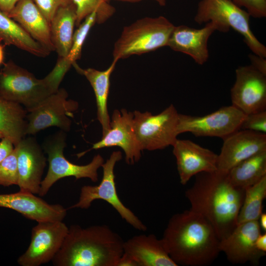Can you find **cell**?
I'll return each instance as SVG.
<instances>
[{
	"instance_id": "6da1fadb",
	"label": "cell",
	"mask_w": 266,
	"mask_h": 266,
	"mask_svg": "<svg viewBox=\"0 0 266 266\" xmlns=\"http://www.w3.org/2000/svg\"><path fill=\"white\" fill-rule=\"evenodd\" d=\"M195 176L194 184L185 192L190 209L210 223L220 240L237 224L244 190L234 186L227 172L217 170Z\"/></svg>"
},
{
	"instance_id": "7a4b0ae2",
	"label": "cell",
	"mask_w": 266,
	"mask_h": 266,
	"mask_svg": "<svg viewBox=\"0 0 266 266\" xmlns=\"http://www.w3.org/2000/svg\"><path fill=\"white\" fill-rule=\"evenodd\" d=\"M161 239L177 266H207L220 252V239L213 227L190 209L169 219Z\"/></svg>"
},
{
	"instance_id": "3957f363",
	"label": "cell",
	"mask_w": 266,
	"mask_h": 266,
	"mask_svg": "<svg viewBox=\"0 0 266 266\" xmlns=\"http://www.w3.org/2000/svg\"><path fill=\"white\" fill-rule=\"evenodd\" d=\"M124 241L105 225H72L52 262L55 266H117Z\"/></svg>"
},
{
	"instance_id": "277c9868",
	"label": "cell",
	"mask_w": 266,
	"mask_h": 266,
	"mask_svg": "<svg viewBox=\"0 0 266 266\" xmlns=\"http://www.w3.org/2000/svg\"><path fill=\"white\" fill-rule=\"evenodd\" d=\"M174 25L163 16L144 17L126 26L114 44L113 59L119 60L167 46Z\"/></svg>"
},
{
	"instance_id": "5b68a950",
	"label": "cell",
	"mask_w": 266,
	"mask_h": 266,
	"mask_svg": "<svg viewBox=\"0 0 266 266\" xmlns=\"http://www.w3.org/2000/svg\"><path fill=\"white\" fill-rule=\"evenodd\" d=\"M250 15L231 0H200L195 21L199 24L212 22L217 31L226 33L231 28L242 35L243 41L252 53L266 58V47L252 32Z\"/></svg>"
},
{
	"instance_id": "8992f818",
	"label": "cell",
	"mask_w": 266,
	"mask_h": 266,
	"mask_svg": "<svg viewBox=\"0 0 266 266\" xmlns=\"http://www.w3.org/2000/svg\"><path fill=\"white\" fill-rule=\"evenodd\" d=\"M55 93L44 78L37 79L12 60L0 70V96L25 107L28 111Z\"/></svg>"
},
{
	"instance_id": "52a82bcc",
	"label": "cell",
	"mask_w": 266,
	"mask_h": 266,
	"mask_svg": "<svg viewBox=\"0 0 266 266\" xmlns=\"http://www.w3.org/2000/svg\"><path fill=\"white\" fill-rule=\"evenodd\" d=\"M65 132L62 131L48 137L44 142L43 149L48 155L49 167L46 176L41 181L38 195H46L51 187L60 179L73 176L76 179L87 178L94 182L98 181V170L104 163L100 154L95 155L85 165L72 163L64 156L66 146Z\"/></svg>"
},
{
	"instance_id": "ba28073f",
	"label": "cell",
	"mask_w": 266,
	"mask_h": 266,
	"mask_svg": "<svg viewBox=\"0 0 266 266\" xmlns=\"http://www.w3.org/2000/svg\"><path fill=\"white\" fill-rule=\"evenodd\" d=\"M133 114L134 130L142 150L163 149L174 144L178 135L179 113L173 105L156 115L137 110Z\"/></svg>"
},
{
	"instance_id": "9c48e42d",
	"label": "cell",
	"mask_w": 266,
	"mask_h": 266,
	"mask_svg": "<svg viewBox=\"0 0 266 266\" xmlns=\"http://www.w3.org/2000/svg\"><path fill=\"white\" fill-rule=\"evenodd\" d=\"M122 158L121 151L113 152L101 166L103 175L100 183L97 186H83L81 189L78 201L68 208L87 209L95 200H102L111 205L121 218L134 229L145 231L147 230L145 225L123 203L117 194L114 170L116 164Z\"/></svg>"
},
{
	"instance_id": "30bf717a",
	"label": "cell",
	"mask_w": 266,
	"mask_h": 266,
	"mask_svg": "<svg viewBox=\"0 0 266 266\" xmlns=\"http://www.w3.org/2000/svg\"><path fill=\"white\" fill-rule=\"evenodd\" d=\"M68 94L59 89L38 105L27 111L26 134L33 135L50 127H57L66 132L70 130V118L78 108V103L67 100Z\"/></svg>"
},
{
	"instance_id": "8fae6325",
	"label": "cell",
	"mask_w": 266,
	"mask_h": 266,
	"mask_svg": "<svg viewBox=\"0 0 266 266\" xmlns=\"http://www.w3.org/2000/svg\"><path fill=\"white\" fill-rule=\"evenodd\" d=\"M246 114L231 105L203 116L179 114L178 134L189 132L196 136H211L223 139L238 131Z\"/></svg>"
},
{
	"instance_id": "7c38bea8",
	"label": "cell",
	"mask_w": 266,
	"mask_h": 266,
	"mask_svg": "<svg viewBox=\"0 0 266 266\" xmlns=\"http://www.w3.org/2000/svg\"><path fill=\"white\" fill-rule=\"evenodd\" d=\"M37 223L32 229L29 247L17 260L21 266H39L52 261L61 248L68 230L61 221Z\"/></svg>"
},
{
	"instance_id": "4fadbf2b",
	"label": "cell",
	"mask_w": 266,
	"mask_h": 266,
	"mask_svg": "<svg viewBox=\"0 0 266 266\" xmlns=\"http://www.w3.org/2000/svg\"><path fill=\"white\" fill-rule=\"evenodd\" d=\"M231 96L232 105L246 115L266 110V75L251 65L239 66Z\"/></svg>"
},
{
	"instance_id": "5bb4252c",
	"label": "cell",
	"mask_w": 266,
	"mask_h": 266,
	"mask_svg": "<svg viewBox=\"0 0 266 266\" xmlns=\"http://www.w3.org/2000/svg\"><path fill=\"white\" fill-rule=\"evenodd\" d=\"M261 233L258 221L237 224L234 229L220 240V252L226 255L230 262L243 264L249 262L255 265L266 254L259 251L256 241Z\"/></svg>"
},
{
	"instance_id": "9a60e30c",
	"label": "cell",
	"mask_w": 266,
	"mask_h": 266,
	"mask_svg": "<svg viewBox=\"0 0 266 266\" xmlns=\"http://www.w3.org/2000/svg\"><path fill=\"white\" fill-rule=\"evenodd\" d=\"M133 112L126 109H115L110 120V129L91 149L118 146L124 152L126 162L133 165L141 157L143 151L137 140L133 124Z\"/></svg>"
},
{
	"instance_id": "2e32d148",
	"label": "cell",
	"mask_w": 266,
	"mask_h": 266,
	"mask_svg": "<svg viewBox=\"0 0 266 266\" xmlns=\"http://www.w3.org/2000/svg\"><path fill=\"white\" fill-rule=\"evenodd\" d=\"M218 155L217 170L228 172L239 162L266 151V134L239 130L224 139Z\"/></svg>"
},
{
	"instance_id": "e0dca14e",
	"label": "cell",
	"mask_w": 266,
	"mask_h": 266,
	"mask_svg": "<svg viewBox=\"0 0 266 266\" xmlns=\"http://www.w3.org/2000/svg\"><path fill=\"white\" fill-rule=\"evenodd\" d=\"M17 151L20 191L38 194L46 159L36 139L24 137L14 146Z\"/></svg>"
},
{
	"instance_id": "ac0fdd59",
	"label": "cell",
	"mask_w": 266,
	"mask_h": 266,
	"mask_svg": "<svg viewBox=\"0 0 266 266\" xmlns=\"http://www.w3.org/2000/svg\"><path fill=\"white\" fill-rule=\"evenodd\" d=\"M172 146L182 185L199 173L217 170L218 155L210 150L186 139H177Z\"/></svg>"
},
{
	"instance_id": "d6986e66",
	"label": "cell",
	"mask_w": 266,
	"mask_h": 266,
	"mask_svg": "<svg viewBox=\"0 0 266 266\" xmlns=\"http://www.w3.org/2000/svg\"><path fill=\"white\" fill-rule=\"evenodd\" d=\"M0 207L14 210L37 222L63 221L66 215V209L62 205L49 204L33 194L21 191L0 194Z\"/></svg>"
},
{
	"instance_id": "ffe728a7",
	"label": "cell",
	"mask_w": 266,
	"mask_h": 266,
	"mask_svg": "<svg viewBox=\"0 0 266 266\" xmlns=\"http://www.w3.org/2000/svg\"><path fill=\"white\" fill-rule=\"evenodd\" d=\"M201 29L186 25L174 26L169 37L167 46L172 50L190 56L200 65L205 63L209 58L208 41L216 31L212 22L205 23Z\"/></svg>"
},
{
	"instance_id": "44dd1931",
	"label": "cell",
	"mask_w": 266,
	"mask_h": 266,
	"mask_svg": "<svg viewBox=\"0 0 266 266\" xmlns=\"http://www.w3.org/2000/svg\"><path fill=\"white\" fill-rule=\"evenodd\" d=\"M123 253L136 266H177L165 249L162 239L153 234L137 235L124 241Z\"/></svg>"
},
{
	"instance_id": "7402d4cb",
	"label": "cell",
	"mask_w": 266,
	"mask_h": 266,
	"mask_svg": "<svg viewBox=\"0 0 266 266\" xmlns=\"http://www.w3.org/2000/svg\"><path fill=\"white\" fill-rule=\"evenodd\" d=\"M7 15L46 49L50 52L55 50L50 24L33 0H19Z\"/></svg>"
},
{
	"instance_id": "603a6c76",
	"label": "cell",
	"mask_w": 266,
	"mask_h": 266,
	"mask_svg": "<svg viewBox=\"0 0 266 266\" xmlns=\"http://www.w3.org/2000/svg\"><path fill=\"white\" fill-rule=\"evenodd\" d=\"M118 60L113 59L110 66L105 70L100 71L93 68L83 69L75 63L76 70L84 75L90 83L95 93L97 107V119L102 127V136L110 129V119L107 109V99L110 88V77Z\"/></svg>"
},
{
	"instance_id": "cb8c5ba5",
	"label": "cell",
	"mask_w": 266,
	"mask_h": 266,
	"mask_svg": "<svg viewBox=\"0 0 266 266\" xmlns=\"http://www.w3.org/2000/svg\"><path fill=\"white\" fill-rule=\"evenodd\" d=\"M76 21L72 2L60 7L50 22L51 37L59 58L67 56L70 49Z\"/></svg>"
},
{
	"instance_id": "d4e9b609",
	"label": "cell",
	"mask_w": 266,
	"mask_h": 266,
	"mask_svg": "<svg viewBox=\"0 0 266 266\" xmlns=\"http://www.w3.org/2000/svg\"><path fill=\"white\" fill-rule=\"evenodd\" d=\"M0 40L4 45H13L40 57H45L50 53L18 23L0 10Z\"/></svg>"
},
{
	"instance_id": "484cf974",
	"label": "cell",
	"mask_w": 266,
	"mask_h": 266,
	"mask_svg": "<svg viewBox=\"0 0 266 266\" xmlns=\"http://www.w3.org/2000/svg\"><path fill=\"white\" fill-rule=\"evenodd\" d=\"M27 114L22 105L0 96V132L14 146L26 135Z\"/></svg>"
},
{
	"instance_id": "4316f807",
	"label": "cell",
	"mask_w": 266,
	"mask_h": 266,
	"mask_svg": "<svg viewBox=\"0 0 266 266\" xmlns=\"http://www.w3.org/2000/svg\"><path fill=\"white\" fill-rule=\"evenodd\" d=\"M231 183L244 190L266 176V151L256 154L236 164L227 172Z\"/></svg>"
},
{
	"instance_id": "83f0119b",
	"label": "cell",
	"mask_w": 266,
	"mask_h": 266,
	"mask_svg": "<svg viewBox=\"0 0 266 266\" xmlns=\"http://www.w3.org/2000/svg\"><path fill=\"white\" fill-rule=\"evenodd\" d=\"M266 197V176L245 189L243 202L237 217V224L258 221L263 212V202Z\"/></svg>"
},
{
	"instance_id": "f1b7e54d",
	"label": "cell",
	"mask_w": 266,
	"mask_h": 266,
	"mask_svg": "<svg viewBox=\"0 0 266 266\" xmlns=\"http://www.w3.org/2000/svg\"><path fill=\"white\" fill-rule=\"evenodd\" d=\"M96 23V13L87 16L74 32L72 44L66 56L59 58L55 65L61 71L66 73L71 66L76 63L81 55L85 40L92 27Z\"/></svg>"
},
{
	"instance_id": "f546056e",
	"label": "cell",
	"mask_w": 266,
	"mask_h": 266,
	"mask_svg": "<svg viewBox=\"0 0 266 266\" xmlns=\"http://www.w3.org/2000/svg\"><path fill=\"white\" fill-rule=\"evenodd\" d=\"M76 7V21L78 26L83 20L93 12L96 13V23L102 24L115 13V9L108 0H71Z\"/></svg>"
},
{
	"instance_id": "4dcf8cb0",
	"label": "cell",
	"mask_w": 266,
	"mask_h": 266,
	"mask_svg": "<svg viewBox=\"0 0 266 266\" xmlns=\"http://www.w3.org/2000/svg\"><path fill=\"white\" fill-rule=\"evenodd\" d=\"M19 180L17 151L12 152L0 164V185H18Z\"/></svg>"
},
{
	"instance_id": "1f68e13d",
	"label": "cell",
	"mask_w": 266,
	"mask_h": 266,
	"mask_svg": "<svg viewBox=\"0 0 266 266\" xmlns=\"http://www.w3.org/2000/svg\"><path fill=\"white\" fill-rule=\"evenodd\" d=\"M240 130L266 134V110L246 114Z\"/></svg>"
},
{
	"instance_id": "d6a6232c",
	"label": "cell",
	"mask_w": 266,
	"mask_h": 266,
	"mask_svg": "<svg viewBox=\"0 0 266 266\" xmlns=\"http://www.w3.org/2000/svg\"><path fill=\"white\" fill-rule=\"evenodd\" d=\"M33 1L50 24L60 7L72 2L71 0H33Z\"/></svg>"
},
{
	"instance_id": "836d02e7",
	"label": "cell",
	"mask_w": 266,
	"mask_h": 266,
	"mask_svg": "<svg viewBox=\"0 0 266 266\" xmlns=\"http://www.w3.org/2000/svg\"><path fill=\"white\" fill-rule=\"evenodd\" d=\"M238 6L244 7L255 18L266 17V0H231Z\"/></svg>"
},
{
	"instance_id": "e575fe53",
	"label": "cell",
	"mask_w": 266,
	"mask_h": 266,
	"mask_svg": "<svg viewBox=\"0 0 266 266\" xmlns=\"http://www.w3.org/2000/svg\"><path fill=\"white\" fill-rule=\"evenodd\" d=\"M14 148L13 142L6 137L0 141V164L12 152Z\"/></svg>"
},
{
	"instance_id": "d590c367",
	"label": "cell",
	"mask_w": 266,
	"mask_h": 266,
	"mask_svg": "<svg viewBox=\"0 0 266 266\" xmlns=\"http://www.w3.org/2000/svg\"><path fill=\"white\" fill-rule=\"evenodd\" d=\"M249 58L251 61V65L261 73L266 75V58L260 57L254 53L250 54Z\"/></svg>"
},
{
	"instance_id": "8d00e7d4",
	"label": "cell",
	"mask_w": 266,
	"mask_h": 266,
	"mask_svg": "<svg viewBox=\"0 0 266 266\" xmlns=\"http://www.w3.org/2000/svg\"><path fill=\"white\" fill-rule=\"evenodd\" d=\"M20 0H0V10L8 15Z\"/></svg>"
},
{
	"instance_id": "74e56055",
	"label": "cell",
	"mask_w": 266,
	"mask_h": 266,
	"mask_svg": "<svg viewBox=\"0 0 266 266\" xmlns=\"http://www.w3.org/2000/svg\"><path fill=\"white\" fill-rule=\"evenodd\" d=\"M257 249L260 252L266 254V233H261L256 241Z\"/></svg>"
},
{
	"instance_id": "f35d334b",
	"label": "cell",
	"mask_w": 266,
	"mask_h": 266,
	"mask_svg": "<svg viewBox=\"0 0 266 266\" xmlns=\"http://www.w3.org/2000/svg\"><path fill=\"white\" fill-rule=\"evenodd\" d=\"M258 222L261 229L266 231V214L263 213L261 214Z\"/></svg>"
},
{
	"instance_id": "ab89813d",
	"label": "cell",
	"mask_w": 266,
	"mask_h": 266,
	"mask_svg": "<svg viewBox=\"0 0 266 266\" xmlns=\"http://www.w3.org/2000/svg\"><path fill=\"white\" fill-rule=\"evenodd\" d=\"M128 2H137L142 0H117ZM157 2L161 6H165L166 4V0H154Z\"/></svg>"
},
{
	"instance_id": "60d3db41",
	"label": "cell",
	"mask_w": 266,
	"mask_h": 266,
	"mask_svg": "<svg viewBox=\"0 0 266 266\" xmlns=\"http://www.w3.org/2000/svg\"><path fill=\"white\" fill-rule=\"evenodd\" d=\"M4 46L0 44V66L3 64L4 58Z\"/></svg>"
},
{
	"instance_id": "b9f144b4",
	"label": "cell",
	"mask_w": 266,
	"mask_h": 266,
	"mask_svg": "<svg viewBox=\"0 0 266 266\" xmlns=\"http://www.w3.org/2000/svg\"><path fill=\"white\" fill-rule=\"evenodd\" d=\"M3 137H4L2 133L0 132V140Z\"/></svg>"
}]
</instances>
